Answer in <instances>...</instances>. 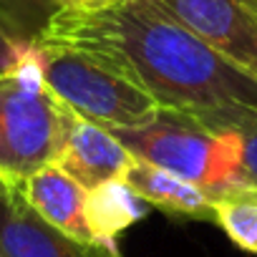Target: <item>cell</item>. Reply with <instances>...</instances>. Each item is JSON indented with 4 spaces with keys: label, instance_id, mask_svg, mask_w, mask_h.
<instances>
[{
    "label": "cell",
    "instance_id": "6da1fadb",
    "mask_svg": "<svg viewBox=\"0 0 257 257\" xmlns=\"http://www.w3.org/2000/svg\"><path fill=\"white\" fill-rule=\"evenodd\" d=\"M41 41L106 61L162 108L189 113L214 132L257 123V78L199 41L159 0L61 11Z\"/></svg>",
    "mask_w": 257,
    "mask_h": 257
},
{
    "label": "cell",
    "instance_id": "52a82bcc",
    "mask_svg": "<svg viewBox=\"0 0 257 257\" xmlns=\"http://www.w3.org/2000/svg\"><path fill=\"white\" fill-rule=\"evenodd\" d=\"M132 159H134L132 152L108 128L76 118L71 134L56 159V167H61L86 192H91L106 182L121 179Z\"/></svg>",
    "mask_w": 257,
    "mask_h": 257
},
{
    "label": "cell",
    "instance_id": "8fae6325",
    "mask_svg": "<svg viewBox=\"0 0 257 257\" xmlns=\"http://www.w3.org/2000/svg\"><path fill=\"white\" fill-rule=\"evenodd\" d=\"M212 222H217L239 249L257 254V189L239 184L219 197H212Z\"/></svg>",
    "mask_w": 257,
    "mask_h": 257
},
{
    "label": "cell",
    "instance_id": "7c38bea8",
    "mask_svg": "<svg viewBox=\"0 0 257 257\" xmlns=\"http://www.w3.org/2000/svg\"><path fill=\"white\" fill-rule=\"evenodd\" d=\"M58 13L56 0H0V26L23 46L41 43Z\"/></svg>",
    "mask_w": 257,
    "mask_h": 257
},
{
    "label": "cell",
    "instance_id": "3957f363",
    "mask_svg": "<svg viewBox=\"0 0 257 257\" xmlns=\"http://www.w3.org/2000/svg\"><path fill=\"white\" fill-rule=\"evenodd\" d=\"M108 132L132 157L197 184L209 197L242 182V134L237 128L214 132L189 113L159 108L142 126Z\"/></svg>",
    "mask_w": 257,
    "mask_h": 257
},
{
    "label": "cell",
    "instance_id": "7a4b0ae2",
    "mask_svg": "<svg viewBox=\"0 0 257 257\" xmlns=\"http://www.w3.org/2000/svg\"><path fill=\"white\" fill-rule=\"evenodd\" d=\"M76 118L41 78L31 46L21 66L0 73V182L21 187L56 164Z\"/></svg>",
    "mask_w": 257,
    "mask_h": 257
},
{
    "label": "cell",
    "instance_id": "277c9868",
    "mask_svg": "<svg viewBox=\"0 0 257 257\" xmlns=\"http://www.w3.org/2000/svg\"><path fill=\"white\" fill-rule=\"evenodd\" d=\"M33 61L46 86L83 121L103 128H134L162 106L128 76L73 46L41 41Z\"/></svg>",
    "mask_w": 257,
    "mask_h": 257
},
{
    "label": "cell",
    "instance_id": "30bf717a",
    "mask_svg": "<svg viewBox=\"0 0 257 257\" xmlns=\"http://www.w3.org/2000/svg\"><path fill=\"white\" fill-rule=\"evenodd\" d=\"M149 204L121 179L106 182L88 192L86 197V222L96 242L116 244V237L132 227L134 222L144 219Z\"/></svg>",
    "mask_w": 257,
    "mask_h": 257
},
{
    "label": "cell",
    "instance_id": "5b68a950",
    "mask_svg": "<svg viewBox=\"0 0 257 257\" xmlns=\"http://www.w3.org/2000/svg\"><path fill=\"white\" fill-rule=\"evenodd\" d=\"M199 41L257 78V0H159Z\"/></svg>",
    "mask_w": 257,
    "mask_h": 257
},
{
    "label": "cell",
    "instance_id": "9c48e42d",
    "mask_svg": "<svg viewBox=\"0 0 257 257\" xmlns=\"http://www.w3.org/2000/svg\"><path fill=\"white\" fill-rule=\"evenodd\" d=\"M121 182H126L147 204L159 207L169 214H179V217H189V219H212L214 217L212 197L204 189H199L197 184H192L167 169L142 162L137 157L126 167Z\"/></svg>",
    "mask_w": 257,
    "mask_h": 257
},
{
    "label": "cell",
    "instance_id": "8992f818",
    "mask_svg": "<svg viewBox=\"0 0 257 257\" xmlns=\"http://www.w3.org/2000/svg\"><path fill=\"white\" fill-rule=\"evenodd\" d=\"M0 257H121L116 244L73 239L43 222L16 187L0 192Z\"/></svg>",
    "mask_w": 257,
    "mask_h": 257
},
{
    "label": "cell",
    "instance_id": "5bb4252c",
    "mask_svg": "<svg viewBox=\"0 0 257 257\" xmlns=\"http://www.w3.org/2000/svg\"><path fill=\"white\" fill-rule=\"evenodd\" d=\"M28 48H31V46L18 43L3 26H0V73H6V71L21 66V63L26 61Z\"/></svg>",
    "mask_w": 257,
    "mask_h": 257
},
{
    "label": "cell",
    "instance_id": "4fadbf2b",
    "mask_svg": "<svg viewBox=\"0 0 257 257\" xmlns=\"http://www.w3.org/2000/svg\"><path fill=\"white\" fill-rule=\"evenodd\" d=\"M242 182L257 189V123L242 128Z\"/></svg>",
    "mask_w": 257,
    "mask_h": 257
},
{
    "label": "cell",
    "instance_id": "9a60e30c",
    "mask_svg": "<svg viewBox=\"0 0 257 257\" xmlns=\"http://www.w3.org/2000/svg\"><path fill=\"white\" fill-rule=\"evenodd\" d=\"M61 11H101L108 8V0H56Z\"/></svg>",
    "mask_w": 257,
    "mask_h": 257
},
{
    "label": "cell",
    "instance_id": "2e32d148",
    "mask_svg": "<svg viewBox=\"0 0 257 257\" xmlns=\"http://www.w3.org/2000/svg\"><path fill=\"white\" fill-rule=\"evenodd\" d=\"M108 3H111V6H113V3H118V0H108Z\"/></svg>",
    "mask_w": 257,
    "mask_h": 257
},
{
    "label": "cell",
    "instance_id": "e0dca14e",
    "mask_svg": "<svg viewBox=\"0 0 257 257\" xmlns=\"http://www.w3.org/2000/svg\"><path fill=\"white\" fill-rule=\"evenodd\" d=\"M3 187H6V184H3V182H0V192H3Z\"/></svg>",
    "mask_w": 257,
    "mask_h": 257
},
{
    "label": "cell",
    "instance_id": "ba28073f",
    "mask_svg": "<svg viewBox=\"0 0 257 257\" xmlns=\"http://www.w3.org/2000/svg\"><path fill=\"white\" fill-rule=\"evenodd\" d=\"M16 189L23 194L31 209L58 232L81 242H96L86 222L88 192L76 179H71L61 167H43Z\"/></svg>",
    "mask_w": 257,
    "mask_h": 257
}]
</instances>
